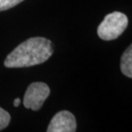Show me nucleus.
Masks as SVG:
<instances>
[{"label": "nucleus", "instance_id": "obj_2", "mask_svg": "<svg viewBox=\"0 0 132 132\" xmlns=\"http://www.w3.org/2000/svg\"><path fill=\"white\" fill-rule=\"evenodd\" d=\"M128 17L122 12L114 11L105 15L97 29L99 37L103 40H112L118 38L128 26Z\"/></svg>", "mask_w": 132, "mask_h": 132}, {"label": "nucleus", "instance_id": "obj_1", "mask_svg": "<svg viewBox=\"0 0 132 132\" xmlns=\"http://www.w3.org/2000/svg\"><path fill=\"white\" fill-rule=\"evenodd\" d=\"M53 53L51 40L43 37L26 39L6 57L4 66L7 68H24L43 64Z\"/></svg>", "mask_w": 132, "mask_h": 132}, {"label": "nucleus", "instance_id": "obj_5", "mask_svg": "<svg viewBox=\"0 0 132 132\" xmlns=\"http://www.w3.org/2000/svg\"><path fill=\"white\" fill-rule=\"evenodd\" d=\"M120 69L122 73L129 78L132 77V47L131 45L121 57Z\"/></svg>", "mask_w": 132, "mask_h": 132}, {"label": "nucleus", "instance_id": "obj_4", "mask_svg": "<svg viewBox=\"0 0 132 132\" xmlns=\"http://www.w3.org/2000/svg\"><path fill=\"white\" fill-rule=\"evenodd\" d=\"M76 130V118L69 111L57 112L50 122L48 132H75Z\"/></svg>", "mask_w": 132, "mask_h": 132}, {"label": "nucleus", "instance_id": "obj_7", "mask_svg": "<svg viewBox=\"0 0 132 132\" xmlns=\"http://www.w3.org/2000/svg\"><path fill=\"white\" fill-rule=\"evenodd\" d=\"M22 1L24 0H0V11L7 10L10 8L15 7Z\"/></svg>", "mask_w": 132, "mask_h": 132}, {"label": "nucleus", "instance_id": "obj_8", "mask_svg": "<svg viewBox=\"0 0 132 132\" xmlns=\"http://www.w3.org/2000/svg\"><path fill=\"white\" fill-rule=\"evenodd\" d=\"M20 103H21V100H20L19 98L15 99V100H14V106L17 107L18 105H20Z\"/></svg>", "mask_w": 132, "mask_h": 132}, {"label": "nucleus", "instance_id": "obj_3", "mask_svg": "<svg viewBox=\"0 0 132 132\" xmlns=\"http://www.w3.org/2000/svg\"><path fill=\"white\" fill-rule=\"evenodd\" d=\"M50 94V88L46 83L37 81L31 83L25 92L23 105L28 109L38 111Z\"/></svg>", "mask_w": 132, "mask_h": 132}, {"label": "nucleus", "instance_id": "obj_6", "mask_svg": "<svg viewBox=\"0 0 132 132\" xmlns=\"http://www.w3.org/2000/svg\"><path fill=\"white\" fill-rule=\"evenodd\" d=\"M10 122V113L4 109L0 107V130H4L9 125Z\"/></svg>", "mask_w": 132, "mask_h": 132}]
</instances>
